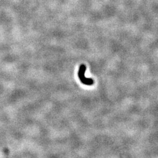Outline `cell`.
Listing matches in <instances>:
<instances>
[{
	"label": "cell",
	"instance_id": "1",
	"mask_svg": "<svg viewBox=\"0 0 158 158\" xmlns=\"http://www.w3.org/2000/svg\"><path fill=\"white\" fill-rule=\"evenodd\" d=\"M86 70V66L84 65H81L79 68L78 76L79 77L80 81L83 84L85 85H87V86H91L94 84V81L92 79H88L85 77L84 74H85Z\"/></svg>",
	"mask_w": 158,
	"mask_h": 158
}]
</instances>
